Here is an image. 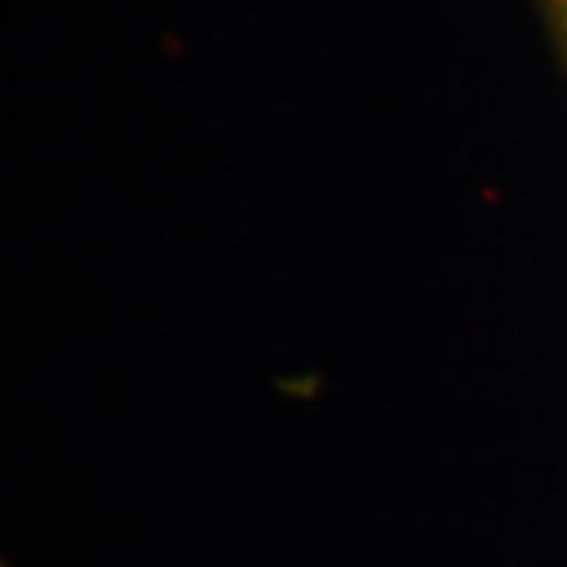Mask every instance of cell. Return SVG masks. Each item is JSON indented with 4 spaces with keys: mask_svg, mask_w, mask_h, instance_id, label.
<instances>
[{
    "mask_svg": "<svg viewBox=\"0 0 567 567\" xmlns=\"http://www.w3.org/2000/svg\"><path fill=\"white\" fill-rule=\"evenodd\" d=\"M546 7V22L551 29V39L567 61V0H543Z\"/></svg>",
    "mask_w": 567,
    "mask_h": 567,
    "instance_id": "1",
    "label": "cell"
}]
</instances>
